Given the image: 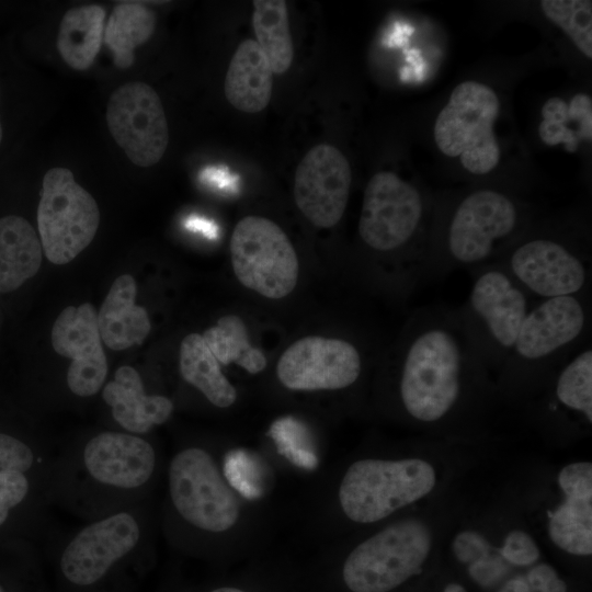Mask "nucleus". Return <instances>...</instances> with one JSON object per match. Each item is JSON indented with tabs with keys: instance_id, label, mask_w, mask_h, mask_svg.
<instances>
[{
	"instance_id": "4",
	"label": "nucleus",
	"mask_w": 592,
	"mask_h": 592,
	"mask_svg": "<svg viewBox=\"0 0 592 592\" xmlns=\"http://www.w3.org/2000/svg\"><path fill=\"white\" fill-rule=\"evenodd\" d=\"M167 457L146 435L102 430L54 453L48 470L52 506L84 522L155 499Z\"/></svg>"
},
{
	"instance_id": "5",
	"label": "nucleus",
	"mask_w": 592,
	"mask_h": 592,
	"mask_svg": "<svg viewBox=\"0 0 592 592\" xmlns=\"http://www.w3.org/2000/svg\"><path fill=\"white\" fill-rule=\"evenodd\" d=\"M435 534L398 515L319 545L305 561L307 592H415L434 573Z\"/></svg>"
},
{
	"instance_id": "1",
	"label": "nucleus",
	"mask_w": 592,
	"mask_h": 592,
	"mask_svg": "<svg viewBox=\"0 0 592 592\" xmlns=\"http://www.w3.org/2000/svg\"><path fill=\"white\" fill-rule=\"evenodd\" d=\"M229 445L180 443L167 457L159 531L178 553L216 566H238L269 549L273 515L246 493L226 466Z\"/></svg>"
},
{
	"instance_id": "18",
	"label": "nucleus",
	"mask_w": 592,
	"mask_h": 592,
	"mask_svg": "<svg viewBox=\"0 0 592 592\" xmlns=\"http://www.w3.org/2000/svg\"><path fill=\"white\" fill-rule=\"evenodd\" d=\"M101 340L98 312L89 303L66 307L53 326V348L71 360L66 385L78 398L95 396L104 386L107 361Z\"/></svg>"
},
{
	"instance_id": "11",
	"label": "nucleus",
	"mask_w": 592,
	"mask_h": 592,
	"mask_svg": "<svg viewBox=\"0 0 592 592\" xmlns=\"http://www.w3.org/2000/svg\"><path fill=\"white\" fill-rule=\"evenodd\" d=\"M500 101L488 86L465 81L456 86L434 124L437 148L447 157H459L474 174H487L500 160L493 125Z\"/></svg>"
},
{
	"instance_id": "40",
	"label": "nucleus",
	"mask_w": 592,
	"mask_h": 592,
	"mask_svg": "<svg viewBox=\"0 0 592 592\" xmlns=\"http://www.w3.org/2000/svg\"><path fill=\"white\" fill-rule=\"evenodd\" d=\"M166 592H196V591H192V590H190L187 588H184V587H172Z\"/></svg>"
},
{
	"instance_id": "14",
	"label": "nucleus",
	"mask_w": 592,
	"mask_h": 592,
	"mask_svg": "<svg viewBox=\"0 0 592 592\" xmlns=\"http://www.w3.org/2000/svg\"><path fill=\"white\" fill-rule=\"evenodd\" d=\"M493 262L534 299L591 293L590 257L554 238L526 239L509 247Z\"/></svg>"
},
{
	"instance_id": "37",
	"label": "nucleus",
	"mask_w": 592,
	"mask_h": 592,
	"mask_svg": "<svg viewBox=\"0 0 592 592\" xmlns=\"http://www.w3.org/2000/svg\"><path fill=\"white\" fill-rule=\"evenodd\" d=\"M524 574L533 592H570L568 582L547 562H536Z\"/></svg>"
},
{
	"instance_id": "25",
	"label": "nucleus",
	"mask_w": 592,
	"mask_h": 592,
	"mask_svg": "<svg viewBox=\"0 0 592 592\" xmlns=\"http://www.w3.org/2000/svg\"><path fill=\"white\" fill-rule=\"evenodd\" d=\"M42 263V244L31 224L15 215L0 218V293L33 277Z\"/></svg>"
},
{
	"instance_id": "34",
	"label": "nucleus",
	"mask_w": 592,
	"mask_h": 592,
	"mask_svg": "<svg viewBox=\"0 0 592 592\" xmlns=\"http://www.w3.org/2000/svg\"><path fill=\"white\" fill-rule=\"evenodd\" d=\"M54 453L0 432V473L48 474Z\"/></svg>"
},
{
	"instance_id": "27",
	"label": "nucleus",
	"mask_w": 592,
	"mask_h": 592,
	"mask_svg": "<svg viewBox=\"0 0 592 592\" xmlns=\"http://www.w3.org/2000/svg\"><path fill=\"white\" fill-rule=\"evenodd\" d=\"M105 11L96 4L68 10L60 22L57 49L64 61L76 70H86L101 46Z\"/></svg>"
},
{
	"instance_id": "35",
	"label": "nucleus",
	"mask_w": 592,
	"mask_h": 592,
	"mask_svg": "<svg viewBox=\"0 0 592 592\" xmlns=\"http://www.w3.org/2000/svg\"><path fill=\"white\" fill-rule=\"evenodd\" d=\"M500 557L514 569H527L539 561L540 549L526 531L514 528L506 533L500 547Z\"/></svg>"
},
{
	"instance_id": "29",
	"label": "nucleus",
	"mask_w": 592,
	"mask_h": 592,
	"mask_svg": "<svg viewBox=\"0 0 592 592\" xmlns=\"http://www.w3.org/2000/svg\"><path fill=\"white\" fill-rule=\"evenodd\" d=\"M252 26L257 43L273 73L286 72L294 58V45L284 0H254Z\"/></svg>"
},
{
	"instance_id": "36",
	"label": "nucleus",
	"mask_w": 592,
	"mask_h": 592,
	"mask_svg": "<svg viewBox=\"0 0 592 592\" xmlns=\"http://www.w3.org/2000/svg\"><path fill=\"white\" fill-rule=\"evenodd\" d=\"M491 542L479 531L464 530L452 542L455 560L465 568L486 556L492 549Z\"/></svg>"
},
{
	"instance_id": "8",
	"label": "nucleus",
	"mask_w": 592,
	"mask_h": 592,
	"mask_svg": "<svg viewBox=\"0 0 592 592\" xmlns=\"http://www.w3.org/2000/svg\"><path fill=\"white\" fill-rule=\"evenodd\" d=\"M519 225V208L506 195L488 189L468 194L455 206L442 240L426 249L423 282L492 263Z\"/></svg>"
},
{
	"instance_id": "3",
	"label": "nucleus",
	"mask_w": 592,
	"mask_h": 592,
	"mask_svg": "<svg viewBox=\"0 0 592 592\" xmlns=\"http://www.w3.org/2000/svg\"><path fill=\"white\" fill-rule=\"evenodd\" d=\"M423 457L362 453L320 476L305 506V526L319 545L379 525L429 497L439 486Z\"/></svg>"
},
{
	"instance_id": "41",
	"label": "nucleus",
	"mask_w": 592,
	"mask_h": 592,
	"mask_svg": "<svg viewBox=\"0 0 592 592\" xmlns=\"http://www.w3.org/2000/svg\"><path fill=\"white\" fill-rule=\"evenodd\" d=\"M1 139H2V126H1V122H0V143H1Z\"/></svg>"
},
{
	"instance_id": "2",
	"label": "nucleus",
	"mask_w": 592,
	"mask_h": 592,
	"mask_svg": "<svg viewBox=\"0 0 592 592\" xmlns=\"http://www.w3.org/2000/svg\"><path fill=\"white\" fill-rule=\"evenodd\" d=\"M391 403L405 422L430 431L476 425L498 395L493 376L457 307H419L400 339Z\"/></svg>"
},
{
	"instance_id": "30",
	"label": "nucleus",
	"mask_w": 592,
	"mask_h": 592,
	"mask_svg": "<svg viewBox=\"0 0 592 592\" xmlns=\"http://www.w3.org/2000/svg\"><path fill=\"white\" fill-rule=\"evenodd\" d=\"M156 26V15L148 7L125 2L117 4L105 27L104 41L114 65L127 68L134 62V49L148 41Z\"/></svg>"
},
{
	"instance_id": "38",
	"label": "nucleus",
	"mask_w": 592,
	"mask_h": 592,
	"mask_svg": "<svg viewBox=\"0 0 592 592\" xmlns=\"http://www.w3.org/2000/svg\"><path fill=\"white\" fill-rule=\"evenodd\" d=\"M415 592H468V590L459 578L447 576L434 583L429 578V582L425 580Z\"/></svg>"
},
{
	"instance_id": "10",
	"label": "nucleus",
	"mask_w": 592,
	"mask_h": 592,
	"mask_svg": "<svg viewBox=\"0 0 592 592\" xmlns=\"http://www.w3.org/2000/svg\"><path fill=\"white\" fill-rule=\"evenodd\" d=\"M420 192L397 174L377 172L363 196L358 235L366 248L379 254H399L415 287L423 283L424 255L411 248L424 217Z\"/></svg>"
},
{
	"instance_id": "15",
	"label": "nucleus",
	"mask_w": 592,
	"mask_h": 592,
	"mask_svg": "<svg viewBox=\"0 0 592 592\" xmlns=\"http://www.w3.org/2000/svg\"><path fill=\"white\" fill-rule=\"evenodd\" d=\"M363 367L360 349L351 341L310 335L295 341L283 352L276 377L289 391L335 392L357 385Z\"/></svg>"
},
{
	"instance_id": "17",
	"label": "nucleus",
	"mask_w": 592,
	"mask_h": 592,
	"mask_svg": "<svg viewBox=\"0 0 592 592\" xmlns=\"http://www.w3.org/2000/svg\"><path fill=\"white\" fill-rule=\"evenodd\" d=\"M352 174L345 156L334 146L312 147L296 168L295 203L318 228H332L342 218L350 195Z\"/></svg>"
},
{
	"instance_id": "33",
	"label": "nucleus",
	"mask_w": 592,
	"mask_h": 592,
	"mask_svg": "<svg viewBox=\"0 0 592 592\" xmlns=\"http://www.w3.org/2000/svg\"><path fill=\"white\" fill-rule=\"evenodd\" d=\"M42 499L50 502L48 474L0 473V527L15 509L27 501Z\"/></svg>"
},
{
	"instance_id": "39",
	"label": "nucleus",
	"mask_w": 592,
	"mask_h": 592,
	"mask_svg": "<svg viewBox=\"0 0 592 592\" xmlns=\"http://www.w3.org/2000/svg\"><path fill=\"white\" fill-rule=\"evenodd\" d=\"M493 592H533L524 572H513Z\"/></svg>"
},
{
	"instance_id": "24",
	"label": "nucleus",
	"mask_w": 592,
	"mask_h": 592,
	"mask_svg": "<svg viewBox=\"0 0 592 592\" xmlns=\"http://www.w3.org/2000/svg\"><path fill=\"white\" fill-rule=\"evenodd\" d=\"M272 75L270 64L258 43L254 39L242 41L226 72L225 96L241 112H261L271 100Z\"/></svg>"
},
{
	"instance_id": "16",
	"label": "nucleus",
	"mask_w": 592,
	"mask_h": 592,
	"mask_svg": "<svg viewBox=\"0 0 592 592\" xmlns=\"http://www.w3.org/2000/svg\"><path fill=\"white\" fill-rule=\"evenodd\" d=\"M106 122L116 144L138 167L156 164L166 152L169 128L158 93L145 82L116 89L106 106Z\"/></svg>"
},
{
	"instance_id": "23",
	"label": "nucleus",
	"mask_w": 592,
	"mask_h": 592,
	"mask_svg": "<svg viewBox=\"0 0 592 592\" xmlns=\"http://www.w3.org/2000/svg\"><path fill=\"white\" fill-rule=\"evenodd\" d=\"M137 286L129 274L118 276L112 284L98 314V325L104 344L115 351L140 345L151 325L144 307L136 305Z\"/></svg>"
},
{
	"instance_id": "20",
	"label": "nucleus",
	"mask_w": 592,
	"mask_h": 592,
	"mask_svg": "<svg viewBox=\"0 0 592 592\" xmlns=\"http://www.w3.org/2000/svg\"><path fill=\"white\" fill-rule=\"evenodd\" d=\"M562 501L548 511L547 533L561 551L579 558L592 555V464L565 465L557 476Z\"/></svg>"
},
{
	"instance_id": "12",
	"label": "nucleus",
	"mask_w": 592,
	"mask_h": 592,
	"mask_svg": "<svg viewBox=\"0 0 592 592\" xmlns=\"http://www.w3.org/2000/svg\"><path fill=\"white\" fill-rule=\"evenodd\" d=\"M100 210L92 195L66 168H52L44 178L37 208L41 244L46 258L62 265L93 240Z\"/></svg>"
},
{
	"instance_id": "13",
	"label": "nucleus",
	"mask_w": 592,
	"mask_h": 592,
	"mask_svg": "<svg viewBox=\"0 0 592 592\" xmlns=\"http://www.w3.org/2000/svg\"><path fill=\"white\" fill-rule=\"evenodd\" d=\"M230 258L238 281L266 298H284L296 287V251L282 228L265 217L246 216L237 223Z\"/></svg>"
},
{
	"instance_id": "21",
	"label": "nucleus",
	"mask_w": 592,
	"mask_h": 592,
	"mask_svg": "<svg viewBox=\"0 0 592 592\" xmlns=\"http://www.w3.org/2000/svg\"><path fill=\"white\" fill-rule=\"evenodd\" d=\"M101 391L122 432L147 435L155 426L164 424L174 411L172 399L147 394L139 373L128 365L118 367Z\"/></svg>"
},
{
	"instance_id": "19",
	"label": "nucleus",
	"mask_w": 592,
	"mask_h": 592,
	"mask_svg": "<svg viewBox=\"0 0 592 592\" xmlns=\"http://www.w3.org/2000/svg\"><path fill=\"white\" fill-rule=\"evenodd\" d=\"M538 408L543 425L557 432L585 431L592 423V344L578 349L545 387Z\"/></svg>"
},
{
	"instance_id": "28",
	"label": "nucleus",
	"mask_w": 592,
	"mask_h": 592,
	"mask_svg": "<svg viewBox=\"0 0 592 592\" xmlns=\"http://www.w3.org/2000/svg\"><path fill=\"white\" fill-rule=\"evenodd\" d=\"M539 137L548 146L563 145L576 151L581 141L592 138V101L585 93H577L571 100L551 98L543 106Z\"/></svg>"
},
{
	"instance_id": "32",
	"label": "nucleus",
	"mask_w": 592,
	"mask_h": 592,
	"mask_svg": "<svg viewBox=\"0 0 592 592\" xmlns=\"http://www.w3.org/2000/svg\"><path fill=\"white\" fill-rule=\"evenodd\" d=\"M545 16L559 26L577 48L592 58V2L589 0H544Z\"/></svg>"
},
{
	"instance_id": "31",
	"label": "nucleus",
	"mask_w": 592,
	"mask_h": 592,
	"mask_svg": "<svg viewBox=\"0 0 592 592\" xmlns=\"http://www.w3.org/2000/svg\"><path fill=\"white\" fill-rule=\"evenodd\" d=\"M202 337L219 364L235 363L249 374L261 373L266 367V357L250 344L244 322L236 315L219 318Z\"/></svg>"
},
{
	"instance_id": "9",
	"label": "nucleus",
	"mask_w": 592,
	"mask_h": 592,
	"mask_svg": "<svg viewBox=\"0 0 592 592\" xmlns=\"http://www.w3.org/2000/svg\"><path fill=\"white\" fill-rule=\"evenodd\" d=\"M469 273L471 287L457 309L496 383L536 299L494 262Z\"/></svg>"
},
{
	"instance_id": "26",
	"label": "nucleus",
	"mask_w": 592,
	"mask_h": 592,
	"mask_svg": "<svg viewBox=\"0 0 592 592\" xmlns=\"http://www.w3.org/2000/svg\"><path fill=\"white\" fill-rule=\"evenodd\" d=\"M179 369L183 380L215 408L228 409L236 403V387L221 372L220 364L201 334L191 333L182 340Z\"/></svg>"
},
{
	"instance_id": "42",
	"label": "nucleus",
	"mask_w": 592,
	"mask_h": 592,
	"mask_svg": "<svg viewBox=\"0 0 592 592\" xmlns=\"http://www.w3.org/2000/svg\"><path fill=\"white\" fill-rule=\"evenodd\" d=\"M0 592H5L1 584H0Z\"/></svg>"
},
{
	"instance_id": "6",
	"label": "nucleus",
	"mask_w": 592,
	"mask_h": 592,
	"mask_svg": "<svg viewBox=\"0 0 592 592\" xmlns=\"http://www.w3.org/2000/svg\"><path fill=\"white\" fill-rule=\"evenodd\" d=\"M156 499L84 522L54 544L59 581L68 592H104L156 560L159 533Z\"/></svg>"
},
{
	"instance_id": "7",
	"label": "nucleus",
	"mask_w": 592,
	"mask_h": 592,
	"mask_svg": "<svg viewBox=\"0 0 592 592\" xmlns=\"http://www.w3.org/2000/svg\"><path fill=\"white\" fill-rule=\"evenodd\" d=\"M591 321V293L536 299L496 377L498 395L519 398L539 392L590 341Z\"/></svg>"
},
{
	"instance_id": "22",
	"label": "nucleus",
	"mask_w": 592,
	"mask_h": 592,
	"mask_svg": "<svg viewBox=\"0 0 592 592\" xmlns=\"http://www.w3.org/2000/svg\"><path fill=\"white\" fill-rule=\"evenodd\" d=\"M196 592H307L305 561L267 549L221 570Z\"/></svg>"
}]
</instances>
